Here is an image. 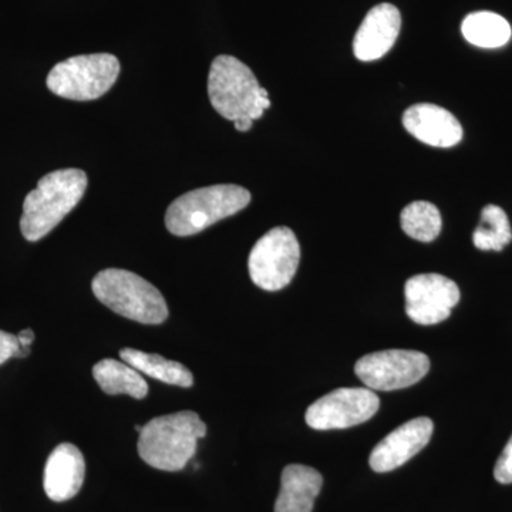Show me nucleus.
I'll return each mask as SVG.
<instances>
[{"label":"nucleus","instance_id":"nucleus-9","mask_svg":"<svg viewBox=\"0 0 512 512\" xmlns=\"http://www.w3.org/2000/svg\"><path fill=\"white\" fill-rule=\"evenodd\" d=\"M380 400L367 387H345L320 397L306 410V423L313 430L349 429L372 419Z\"/></svg>","mask_w":512,"mask_h":512},{"label":"nucleus","instance_id":"nucleus-24","mask_svg":"<svg viewBox=\"0 0 512 512\" xmlns=\"http://www.w3.org/2000/svg\"><path fill=\"white\" fill-rule=\"evenodd\" d=\"M234 123L238 131H249L252 128V124H254V120L251 117H242V119L234 121Z\"/></svg>","mask_w":512,"mask_h":512},{"label":"nucleus","instance_id":"nucleus-16","mask_svg":"<svg viewBox=\"0 0 512 512\" xmlns=\"http://www.w3.org/2000/svg\"><path fill=\"white\" fill-rule=\"evenodd\" d=\"M93 376L104 393L117 396L127 394L134 399H144L148 394V384L141 373L126 362L104 359L93 367Z\"/></svg>","mask_w":512,"mask_h":512},{"label":"nucleus","instance_id":"nucleus-22","mask_svg":"<svg viewBox=\"0 0 512 512\" xmlns=\"http://www.w3.org/2000/svg\"><path fill=\"white\" fill-rule=\"evenodd\" d=\"M20 345L18 336L0 330V365L12 357H19Z\"/></svg>","mask_w":512,"mask_h":512},{"label":"nucleus","instance_id":"nucleus-5","mask_svg":"<svg viewBox=\"0 0 512 512\" xmlns=\"http://www.w3.org/2000/svg\"><path fill=\"white\" fill-rule=\"evenodd\" d=\"M96 298L124 318L158 325L168 316L164 296L146 279L124 269H104L93 279Z\"/></svg>","mask_w":512,"mask_h":512},{"label":"nucleus","instance_id":"nucleus-8","mask_svg":"<svg viewBox=\"0 0 512 512\" xmlns=\"http://www.w3.org/2000/svg\"><path fill=\"white\" fill-rule=\"evenodd\" d=\"M430 359L416 350H382L357 360L355 372L367 389L392 392L420 382L429 373Z\"/></svg>","mask_w":512,"mask_h":512},{"label":"nucleus","instance_id":"nucleus-13","mask_svg":"<svg viewBox=\"0 0 512 512\" xmlns=\"http://www.w3.org/2000/svg\"><path fill=\"white\" fill-rule=\"evenodd\" d=\"M403 126L414 138L431 147H454L463 138L460 121L436 104H414L404 111Z\"/></svg>","mask_w":512,"mask_h":512},{"label":"nucleus","instance_id":"nucleus-11","mask_svg":"<svg viewBox=\"0 0 512 512\" xmlns=\"http://www.w3.org/2000/svg\"><path fill=\"white\" fill-rule=\"evenodd\" d=\"M434 424L429 417H417L392 431L370 454L369 464L376 473H389L412 460L429 444Z\"/></svg>","mask_w":512,"mask_h":512},{"label":"nucleus","instance_id":"nucleus-18","mask_svg":"<svg viewBox=\"0 0 512 512\" xmlns=\"http://www.w3.org/2000/svg\"><path fill=\"white\" fill-rule=\"evenodd\" d=\"M461 32L467 42L483 49H497L510 42V23L493 12H476L468 15L461 25Z\"/></svg>","mask_w":512,"mask_h":512},{"label":"nucleus","instance_id":"nucleus-15","mask_svg":"<svg viewBox=\"0 0 512 512\" xmlns=\"http://www.w3.org/2000/svg\"><path fill=\"white\" fill-rule=\"evenodd\" d=\"M323 478L315 468L291 464L282 471L275 512H312Z\"/></svg>","mask_w":512,"mask_h":512},{"label":"nucleus","instance_id":"nucleus-19","mask_svg":"<svg viewBox=\"0 0 512 512\" xmlns=\"http://www.w3.org/2000/svg\"><path fill=\"white\" fill-rule=\"evenodd\" d=\"M512 241L510 220L503 208L487 205L481 211V222L473 234V242L481 251H503Z\"/></svg>","mask_w":512,"mask_h":512},{"label":"nucleus","instance_id":"nucleus-7","mask_svg":"<svg viewBox=\"0 0 512 512\" xmlns=\"http://www.w3.org/2000/svg\"><path fill=\"white\" fill-rule=\"evenodd\" d=\"M301 261L298 239L288 227H276L256 242L248 259L252 281L264 291H281L291 284Z\"/></svg>","mask_w":512,"mask_h":512},{"label":"nucleus","instance_id":"nucleus-20","mask_svg":"<svg viewBox=\"0 0 512 512\" xmlns=\"http://www.w3.org/2000/svg\"><path fill=\"white\" fill-rule=\"evenodd\" d=\"M403 231L420 242H431L439 237L443 221L436 205L427 201H414L400 215Z\"/></svg>","mask_w":512,"mask_h":512},{"label":"nucleus","instance_id":"nucleus-23","mask_svg":"<svg viewBox=\"0 0 512 512\" xmlns=\"http://www.w3.org/2000/svg\"><path fill=\"white\" fill-rule=\"evenodd\" d=\"M19 345H20V357H26L30 353V345H32L33 340H35V333H33L32 329H25L18 335Z\"/></svg>","mask_w":512,"mask_h":512},{"label":"nucleus","instance_id":"nucleus-10","mask_svg":"<svg viewBox=\"0 0 512 512\" xmlns=\"http://www.w3.org/2000/svg\"><path fill=\"white\" fill-rule=\"evenodd\" d=\"M404 295L407 316L423 326L443 322L460 302L456 282L439 274L413 276L404 286Z\"/></svg>","mask_w":512,"mask_h":512},{"label":"nucleus","instance_id":"nucleus-12","mask_svg":"<svg viewBox=\"0 0 512 512\" xmlns=\"http://www.w3.org/2000/svg\"><path fill=\"white\" fill-rule=\"evenodd\" d=\"M402 28L399 9L382 3L367 13L353 40V52L362 62L380 59L392 49Z\"/></svg>","mask_w":512,"mask_h":512},{"label":"nucleus","instance_id":"nucleus-3","mask_svg":"<svg viewBox=\"0 0 512 512\" xmlns=\"http://www.w3.org/2000/svg\"><path fill=\"white\" fill-rule=\"evenodd\" d=\"M208 96L217 113L231 121L261 119L271 107L268 92L259 86L254 72L234 56H218L212 62Z\"/></svg>","mask_w":512,"mask_h":512},{"label":"nucleus","instance_id":"nucleus-6","mask_svg":"<svg viewBox=\"0 0 512 512\" xmlns=\"http://www.w3.org/2000/svg\"><path fill=\"white\" fill-rule=\"evenodd\" d=\"M119 74V59L109 53L74 56L57 63L46 84L50 92L63 99L92 101L109 92Z\"/></svg>","mask_w":512,"mask_h":512},{"label":"nucleus","instance_id":"nucleus-2","mask_svg":"<svg viewBox=\"0 0 512 512\" xmlns=\"http://www.w3.org/2000/svg\"><path fill=\"white\" fill-rule=\"evenodd\" d=\"M205 436L207 426L197 413L156 417L140 431L138 454L157 470L180 471L195 456L198 440Z\"/></svg>","mask_w":512,"mask_h":512},{"label":"nucleus","instance_id":"nucleus-4","mask_svg":"<svg viewBox=\"0 0 512 512\" xmlns=\"http://www.w3.org/2000/svg\"><path fill=\"white\" fill-rule=\"evenodd\" d=\"M251 202V192L234 184L211 185L187 192L168 207L165 225L177 237H190L232 217Z\"/></svg>","mask_w":512,"mask_h":512},{"label":"nucleus","instance_id":"nucleus-14","mask_svg":"<svg viewBox=\"0 0 512 512\" xmlns=\"http://www.w3.org/2000/svg\"><path fill=\"white\" fill-rule=\"evenodd\" d=\"M86 474L82 451L70 443L60 444L47 458L43 487L56 503L70 500L79 493Z\"/></svg>","mask_w":512,"mask_h":512},{"label":"nucleus","instance_id":"nucleus-17","mask_svg":"<svg viewBox=\"0 0 512 512\" xmlns=\"http://www.w3.org/2000/svg\"><path fill=\"white\" fill-rule=\"evenodd\" d=\"M120 357L138 372L160 382L180 387H191L194 384V377L187 367L173 360L164 359L163 356L150 355L136 349H123Z\"/></svg>","mask_w":512,"mask_h":512},{"label":"nucleus","instance_id":"nucleus-1","mask_svg":"<svg viewBox=\"0 0 512 512\" xmlns=\"http://www.w3.org/2000/svg\"><path fill=\"white\" fill-rule=\"evenodd\" d=\"M87 175L77 168H66L40 178L35 190L26 195L20 231L30 242L45 238L76 208L86 192Z\"/></svg>","mask_w":512,"mask_h":512},{"label":"nucleus","instance_id":"nucleus-21","mask_svg":"<svg viewBox=\"0 0 512 512\" xmlns=\"http://www.w3.org/2000/svg\"><path fill=\"white\" fill-rule=\"evenodd\" d=\"M494 477L498 483H512V436L500 458H498L497 464H495Z\"/></svg>","mask_w":512,"mask_h":512}]
</instances>
